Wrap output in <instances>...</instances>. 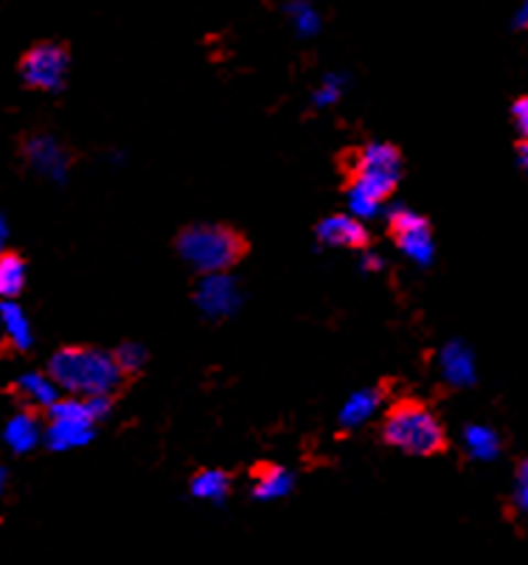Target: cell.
Listing matches in <instances>:
<instances>
[{
    "mask_svg": "<svg viewBox=\"0 0 528 565\" xmlns=\"http://www.w3.org/2000/svg\"><path fill=\"white\" fill-rule=\"evenodd\" d=\"M402 172V158L391 143H366L352 156L348 169V205L355 217H374L379 203L391 198Z\"/></svg>",
    "mask_w": 528,
    "mask_h": 565,
    "instance_id": "obj_1",
    "label": "cell"
},
{
    "mask_svg": "<svg viewBox=\"0 0 528 565\" xmlns=\"http://www.w3.org/2000/svg\"><path fill=\"white\" fill-rule=\"evenodd\" d=\"M49 374L60 388L79 397H110L125 380V372L116 363V354H107L94 347H65L51 358Z\"/></svg>",
    "mask_w": 528,
    "mask_h": 565,
    "instance_id": "obj_2",
    "label": "cell"
},
{
    "mask_svg": "<svg viewBox=\"0 0 528 565\" xmlns=\"http://www.w3.org/2000/svg\"><path fill=\"white\" fill-rule=\"evenodd\" d=\"M382 439L408 456H435L448 448L439 416L419 399H399L382 419Z\"/></svg>",
    "mask_w": 528,
    "mask_h": 565,
    "instance_id": "obj_3",
    "label": "cell"
},
{
    "mask_svg": "<svg viewBox=\"0 0 528 565\" xmlns=\"http://www.w3.org/2000/svg\"><path fill=\"white\" fill-rule=\"evenodd\" d=\"M177 254L197 274H223L245 259L248 239L230 225H188L177 234Z\"/></svg>",
    "mask_w": 528,
    "mask_h": 565,
    "instance_id": "obj_4",
    "label": "cell"
},
{
    "mask_svg": "<svg viewBox=\"0 0 528 565\" xmlns=\"http://www.w3.org/2000/svg\"><path fill=\"white\" fill-rule=\"evenodd\" d=\"M71 54L60 43H37L20 60V76L29 87L37 90H60L68 74Z\"/></svg>",
    "mask_w": 528,
    "mask_h": 565,
    "instance_id": "obj_5",
    "label": "cell"
},
{
    "mask_svg": "<svg viewBox=\"0 0 528 565\" xmlns=\"http://www.w3.org/2000/svg\"><path fill=\"white\" fill-rule=\"evenodd\" d=\"M194 301L205 318L223 321L243 307V292H239L237 279L228 276V270H223V274H205L197 292H194Z\"/></svg>",
    "mask_w": 528,
    "mask_h": 565,
    "instance_id": "obj_6",
    "label": "cell"
},
{
    "mask_svg": "<svg viewBox=\"0 0 528 565\" xmlns=\"http://www.w3.org/2000/svg\"><path fill=\"white\" fill-rule=\"evenodd\" d=\"M23 158L34 172L63 181L71 167V152L51 136H29L23 141Z\"/></svg>",
    "mask_w": 528,
    "mask_h": 565,
    "instance_id": "obj_7",
    "label": "cell"
},
{
    "mask_svg": "<svg viewBox=\"0 0 528 565\" xmlns=\"http://www.w3.org/2000/svg\"><path fill=\"white\" fill-rule=\"evenodd\" d=\"M317 239L332 248H355L366 250L368 245V231L363 228L360 217H346V214H335L326 217L324 223L317 225Z\"/></svg>",
    "mask_w": 528,
    "mask_h": 565,
    "instance_id": "obj_8",
    "label": "cell"
},
{
    "mask_svg": "<svg viewBox=\"0 0 528 565\" xmlns=\"http://www.w3.org/2000/svg\"><path fill=\"white\" fill-rule=\"evenodd\" d=\"M56 388H60V385H56V380L51 377V374L32 372L23 374V377L14 383L12 394L20 403L29 405V408H51V405L60 399V392H56Z\"/></svg>",
    "mask_w": 528,
    "mask_h": 565,
    "instance_id": "obj_9",
    "label": "cell"
},
{
    "mask_svg": "<svg viewBox=\"0 0 528 565\" xmlns=\"http://www.w3.org/2000/svg\"><path fill=\"white\" fill-rule=\"evenodd\" d=\"M442 374L450 385L475 383V358L461 341L448 343V347L442 349Z\"/></svg>",
    "mask_w": 528,
    "mask_h": 565,
    "instance_id": "obj_10",
    "label": "cell"
},
{
    "mask_svg": "<svg viewBox=\"0 0 528 565\" xmlns=\"http://www.w3.org/2000/svg\"><path fill=\"white\" fill-rule=\"evenodd\" d=\"M90 439H94V423H82V419H51V428H49L51 450L79 448V445H85V441Z\"/></svg>",
    "mask_w": 528,
    "mask_h": 565,
    "instance_id": "obj_11",
    "label": "cell"
},
{
    "mask_svg": "<svg viewBox=\"0 0 528 565\" xmlns=\"http://www.w3.org/2000/svg\"><path fill=\"white\" fill-rule=\"evenodd\" d=\"M292 490V476L279 465H259L254 470V495L259 501H273Z\"/></svg>",
    "mask_w": 528,
    "mask_h": 565,
    "instance_id": "obj_12",
    "label": "cell"
},
{
    "mask_svg": "<svg viewBox=\"0 0 528 565\" xmlns=\"http://www.w3.org/2000/svg\"><path fill=\"white\" fill-rule=\"evenodd\" d=\"M382 397H386V392H382V388H366V392L352 394V397H348V403L343 405V411H341L343 428H357V425L366 423L368 416H374V411L379 408Z\"/></svg>",
    "mask_w": 528,
    "mask_h": 565,
    "instance_id": "obj_13",
    "label": "cell"
},
{
    "mask_svg": "<svg viewBox=\"0 0 528 565\" xmlns=\"http://www.w3.org/2000/svg\"><path fill=\"white\" fill-rule=\"evenodd\" d=\"M7 445L14 450V454H25V450H32L34 445L40 441V425L34 419V414L29 411H20L18 416H12L7 425Z\"/></svg>",
    "mask_w": 528,
    "mask_h": 565,
    "instance_id": "obj_14",
    "label": "cell"
},
{
    "mask_svg": "<svg viewBox=\"0 0 528 565\" xmlns=\"http://www.w3.org/2000/svg\"><path fill=\"white\" fill-rule=\"evenodd\" d=\"M397 245L402 248V254H408L417 265H430L433 262V236H430V225H422V228L405 231V234L394 236Z\"/></svg>",
    "mask_w": 528,
    "mask_h": 565,
    "instance_id": "obj_15",
    "label": "cell"
},
{
    "mask_svg": "<svg viewBox=\"0 0 528 565\" xmlns=\"http://www.w3.org/2000/svg\"><path fill=\"white\" fill-rule=\"evenodd\" d=\"M25 285V262L20 254H7L0 256V292H3V299H14L20 296Z\"/></svg>",
    "mask_w": 528,
    "mask_h": 565,
    "instance_id": "obj_16",
    "label": "cell"
},
{
    "mask_svg": "<svg viewBox=\"0 0 528 565\" xmlns=\"http://www.w3.org/2000/svg\"><path fill=\"white\" fill-rule=\"evenodd\" d=\"M0 312H3V327H7L9 341L14 343L18 352H25V349L32 347V327H29V318H25L23 310H20L18 305H12L9 299L3 301Z\"/></svg>",
    "mask_w": 528,
    "mask_h": 565,
    "instance_id": "obj_17",
    "label": "cell"
},
{
    "mask_svg": "<svg viewBox=\"0 0 528 565\" xmlns=\"http://www.w3.org/2000/svg\"><path fill=\"white\" fill-rule=\"evenodd\" d=\"M464 439H466V450H470V456H475V459L481 461H489L500 454V439H497L495 430L484 428V425H470Z\"/></svg>",
    "mask_w": 528,
    "mask_h": 565,
    "instance_id": "obj_18",
    "label": "cell"
},
{
    "mask_svg": "<svg viewBox=\"0 0 528 565\" xmlns=\"http://www.w3.org/2000/svg\"><path fill=\"white\" fill-rule=\"evenodd\" d=\"M230 490V479L223 470H203L192 479V495L203 501H223Z\"/></svg>",
    "mask_w": 528,
    "mask_h": 565,
    "instance_id": "obj_19",
    "label": "cell"
},
{
    "mask_svg": "<svg viewBox=\"0 0 528 565\" xmlns=\"http://www.w3.org/2000/svg\"><path fill=\"white\" fill-rule=\"evenodd\" d=\"M287 18L292 20V25H295V32H299L301 38L315 34L317 25H321L315 7H312L310 0H290V3H287Z\"/></svg>",
    "mask_w": 528,
    "mask_h": 565,
    "instance_id": "obj_20",
    "label": "cell"
},
{
    "mask_svg": "<svg viewBox=\"0 0 528 565\" xmlns=\"http://www.w3.org/2000/svg\"><path fill=\"white\" fill-rule=\"evenodd\" d=\"M112 354H116V363H119L125 374H138L147 366V349L141 343H121Z\"/></svg>",
    "mask_w": 528,
    "mask_h": 565,
    "instance_id": "obj_21",
    "label": "cell"
},
{
    "mask_svg": "<svg viewBox=\"0 0 528 565\" xmlns=\"http://www.w3.org/2000/svg\"><path fill=\"white\" fill-rule=\"evenodd\" d=\"M422 225H428V220L413 214L410 209H405V205H394L391 212H388V228H391L394 236L405 234V231L422 228Z\"/></svg>",
    "mask_w": 528,
    "mask_h": 565,
    "instance_id": "obj_22",
    "label": "cell"
},
{
    "mask_svg": "<svg viewBox=\"0 0 528 565\" xmlns=\"http://www.w3.org/2000/svg\"><path fill=\"white\" fill-rule=\"evenodd\" d=\"M517 507L528 512V459L517 467Z\"/></svg>",
    "mask_w": 528,
    "mask_h": 565,
    "instance_id": "obj_23",
    "label": "cell"
},
{
    "mask_svg": "<svg viewBox=\"0 0 528 565\" xmlns=\"http://www.w3.org/2000/svg\"><path fill=\"white\" fill-rule=\"evenodd\" d=\"M511 118H515V127L522 138H528V96L517 99L511 105Z\"/></svg>",
    "mask_w": 528,
    "mask_h": 565,
    "instance_id": "obj_24",
    "label": "cell"
},
{
    "mask_svg": "<svg viewBox=\"0 0 528 565\" xmlns=\"http://www.w3.org/2000/svg\"><path fill=\"white\" fill-rule=\"evenodd\" d=\"M337 85H341V79L330 76V79H326V85L315 94V105L324 107V105H332V102H337V96H341V87Z\"/></svg>",
    "mask_w": 528,
    "mask_h": 565,
    "instance_id": "obj_25",
    "label": "cell"
},
{
    "mask_svg": "<svg viewBox=\"0 0 528 565\" xmlns=\"http://www.w3.org/2000/svg\"><path fill=\"white\" fill-rule=\"evenodd\" d=\"M382 265H386V262L379 259L377 254H363V267H366V270H382Z\"/></svg>",
    "mask_w": 528,
    "mask_h": 565,
    "instance_id": "obj_26",
    "label": "cell"
},
{
    "mask_svg": "<svg viewBox=\"0 0 528 565\" xmlns=\"http://www.w3.org/2000/svg\"><path fill=\"white\" fill-rule=\"evenodd\" d=\"M517 156H520V167L528 172V138L520 143V147H517Z\"/></svg>",
    "mask_w": 528,
    "mask_h": 565,
    "instance_id": "obj_27",
    "label": "cell"
},
{
    "mask_svg": "<svg viewBox=\"0 0 528 565\" xmlns=\"http://www.w3.org/2000/svg\"><path fill=\"white\" fill-rule=\"evenodd\" d=\"M517 25H520V29H528V0L522 3L520 12H517Z\"/></svg>",
    "mask_w": 528,
    "mask_h": 565,
    "instance_id": "obj_28",
    "label": "cell"
}]
</instances>
